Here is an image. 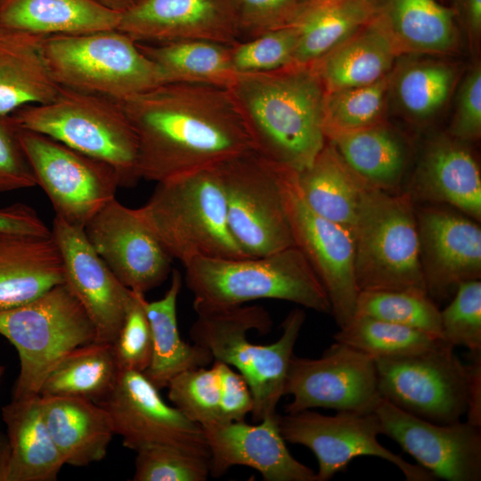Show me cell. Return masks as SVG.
Wrapping results in <instances>:
<instances>
[{"mask_svg":"<svg viewBox=\"0 0 481 481\" xmlns=\"http://www.w3.org/2000/svg\"><path fill=\"white\" fill-rule=\"evenodd\" d=\"M43 53L60 86L117 102L167 83L138 42L117 29L45 37Z\"/></svg>","mask_w":481,"mask_h":481,"instance_id":"cell-8","label":"cell"},{"mask_svg":"<svg viewBox=\"0 0 481 481\" xmlns=\"http://www.w3.org/2000/svg\"><path fill=\"white\" fill-rule=\"evenodd\" d=\"M392 71L364 86L325 92L324 134L330 130H352L387 121Z\"/></svg>","mask_w":481,"mask_h":481,"instance_id":"cell-40","label":"cell"},{"mask_svg":"<svg viewBox=\"0 0 481 481\" xmlns=\"http://www.w3.org/2000/svg\"><path fill=\"white\" fill-rule=\"evenodd\" d=\"M0 334L19 354L13 399L39 395L57 364L96 338L91 319L65 282L27 304L0 311Z\"/></svg>","mask_w":481,"mask_h":481,"instance_id":"cell-9","label":"cell"},{"mask_svg":"<svg viewBox=\"0 0 481 481\" xmlns=\"http://www.w3.org/2000/svg\"><path fill=\"white\" fill-rule=\"evenodd\" d=\"M183 283L181 273L173 269L167 292L159 300L145 303L152 337V355L143 372L159 390L180 372L205 367L214 361L211 353L181 338L177 322V298Z\"/></svg>","mask_w":481,"mask_h":481,"instance_id":"cell-34","label":"cell"},{"mask_svg":"<svg viewBox=\"0 0 481 481\" xmlns=\"http://www.w3.org/2000/svg\"><path fill=\"white\" fill-rule=\"evenodd\" d=\"M464 72L447 57L406 55L391 74L389 103L414 126H427L445 109Z\"/></svg>","mask_w":481,"mask_h":481,"instance_id":"cell-27","label":"cell"},{"mask_svg":"<svg viewBox=\"0 0 481 481\" xmlns=\"http://www.w3.org/2000/svg\"><path fill=\"white\" fill-rule=\"evenodd\" d=\"M420 259L428 295L451 299L460 284L480 280L481 228L469 216L438 206L416 209Z\"/></svg>","mask_w":481,"mask_h":481,"instance_id":"cell-19","label":"cell"},{"mask_svg":"<svg viewBox=\"0 0 481 481\" xmlns=\"http://www.w3.org/2000/svg\"><path fill=\"white\" fill-rule=\"evenodd\" d=\"M314 0H239L241 37L294 27Z\"/></svg>","mask_w":481,"mask_h":481,"instance_id":"cell-46","label":"cell"},{"mask_svg":"<svg viewBox=\"0 0 481 481\" xmlns=\"http://www.w3.org/2000/svg\"><path fill=\"white\" fill-rule=\"evenodd\" d=\"M326 140L369 186L397 192L410 159L406 139L387 121L358 129L325 132Z\"/></svg>","mask_w":481,"mask_h":481,"instance_id":"cell-28","label":"cell"},{"mask_svg":"<svg viewBox=\"0 0 481 481\" xmlns=\"http://www.w3.org/2000/svg\"><path fill=\"white\" fill-rule=\"evenodd\" d=\"M118 371L112 345L94 341L65 356L47 376L39 395L77 396L99 404L112 390Z\"/></svg>","mask_w":481,"mask_h":481,"instance_id":"cell-37","label":"cell"},{"mask_svg":"<svg viewBox=\"0 0 481 481\" xmlns=\"http://www.w3.org/2000/svg\"><path fill=\"white\" fill-rule=\"evenodd\" d=\"M455 109L449 129L453 138L466 143L481 137V61L474 60L457 86Z\"/></svg>","mask_w":481,"mask_h":481,"instance_id":"cell-47","label":"cell"},{"mask_svg":"<svg viewBox=\"0 0 481 481\" xmlns=\"http://www.w3.org/2000/svg\"><path fill=\"white\" fill-rule=\"evenodd\" d=\"M381 434L395 441L435 477L481 480L480 428L461 420L435 423L411 414L383 397L374 406Z\"/></svg>","mask_w":481,"mask_h":481,"instance_id":"cell-17","label":"cell"},{"mask_svg":"<svg viewBox=\"0 0 481 481\" xmlns=\"http://www.w3.org/2000/svg\"><path fill=\"white\" fill-rule=\"evenodd\" d=\"M117 29L142 44L240 40L239 0H140L121 14Z\"/></svg>","mask_w":481,"mask_h":481,"instance_id":"cell-21","label":"cell"},{"mask_svg":"<svg viewBox=\"0 0 481 481\" xmlns=\"http://www.w3.org/2000/svg\"><path fill=\"white\" fill-rule=\"evenodd\" d=\"M281 187L294 245L305 256L323 285L338 325L355 314L356 285L352 230L313 211L303 200L296 172L281 167Z\"/></svg>","mask_w":481,"mask_h":481,"instance_id":"cell-14","label":"cell"},{"mask_svg":"<svg viewBox=\"0 0 481 481\" xmlns=\"http://www.w3.org/2000/svg\"><path fill=\"white\" fill-rule=\"evenodd\" d=\"M399 57L377 16L310 66L324 91L331 92L379 80Z\"/></svg>","mask_w":481,"mask_h":481,"instance_id":"cell-31","label":"cell"},{"mask_svg":"<svg viewBox=\"0 0 481 481\" xmlns=\"http://www.w3.org/2000/svg\"><path fill=\"white\" fill-rule=\"evenodd\" d=\"M39 396L46 427L65 464L86 466L105 457L115 434L102 406L77 396Z\"/></svg>","mask_w":481,"mask_h":481,"instance_id":"cell-29","label":"cell"},{"mask_svg":"<svg viewBox=\"0 0 481 481\" xmlns=\"http://www.w3.org/2000/svg\"><path fill=\"white\" fill-rule=\"evenodd\" d=\"M7 440L0 446V481H53L65 461L46 427L40 396L2 408Z\"/></svg>","mask_w":481,"mask_h":481,"instance_id":"cell-24","label":"cell"},{"mask_svg":"<svg viewBox=\"0 0 481 481\" xmlns=\"http://www.w3.org/2000/svg\"><path fill=\"white\" fill-rule=\"evenodd\" d=\"M220 384L221 423L243 421L253 409V396L245 379L228 364L213 361Z\"/></svg>","mask_w":481,"mask_h":481,"instance_id":"cell-49","label":"cell"},{"mask_svg":"<svg viewBox=\"0 0 481 481\" xmlns=\"http://www.w3.org/2000/svg\"><path fill=\"white\" fill-rule=\"evenodd\" d=\"M189 334L194 344L208 349L214 360L233 366L247 381L252 396V419L261 421L275 415L284 395L293 349L306 320L301 308L284 319L281 337L269 345H257L249 330L268 333L273 325L269 312L261 306H238L196 312Z\"/></svg>","mask_w":481,"mask_h":481,"instance_id":"cell-3","label":"cell"},{"mask_svg":"<svg viewBox=\"0 0 481 481\" xmlns=\"http://www.w3.org/2000/svg\"><path fill=\"white\" fill-rule=\"evenodd\" d=\"M18 135L37 185L56 216L84 228L115 198L120 181L109 164L40 133L19 128Z\"/></svg>","mask_w":481,"mask_h":481,"instance_id":"cell-12","label":"cell"},{"mask_svg":"<svg viewBox=\"0 0 481 481\" xmlns=\"http://www.w3.org/2000/svg\"><path fill=\"white\" fill-rule=\"evenodd\" d=\"M0 232L37 236L52 234L37 213L22 203L0 208Z\"/></svg>","mask_w":481,"mask_h":481,"instance_id":"cell-51","label":"cell"},{"mask_svg":"<svg viewBox=\"0 0 481 481\" xmlns=\"http://www.w3.org/2000/svg\"><path fill=\"white\" fill-rule=\"evenodd\" d=\"M138 45L162 70L167 83L228 88L238 75L232 63L231 45L205 40Z\"/></svg>","mask_w":481,"mask_h":481,"instance_id":"cell-36","label":"cell"},{"mask_svg":"<svg viewBox=\"0 0 481 481\" xmlns=\"http://www.w3.org/2000/svg\"><path fill=\"white\" fill-rule=\"evenodd\" d=\"M380 397L421 419L450 424L469 408V367L444 343L398 358L375 359Z\"/></svg>","mask_w":481,"mask_h":481,"instance_id":"cell-11","label":"cell"},{"mask_svg":"<svg viewBox=\"0 0 481 481\" xmlns=\"http://www.w3.org/2000/svg\"><path fill=\"white\" fill-rule=\"evenodd\" d=\"M281 434L291 444L310 449L318 461L316 481H328L344 471L353 459L381 458L394 464L408 481H432L436 477L422 467L406 461L378 440L381 426L371 412L340 411L323 415L311 410L278 414Z\"/></svg>","mask_w":481,"mask_h":481,"instance_id":"cell-13","label":"cell"},{"mask_svg":"<svg viewBox=\"0 0 481 481\" xmlns=\"http://www.w3.org/2000/svg\"><path fill=\"white\" fill-rule=\"evenodd\" d=\"M296 181L303 200L313 211L352 230L369 185L327 140L313 162L296 173Z\"/></svg>","mask_w":481,"mask_h":481,"instance_id":"cell-33","label":"cell"},{"mask_svg":"<svg viewBox=\"0 0 481 481\" xmlns=\"http://www.w3.org/2000/svg\"><path fill=\"white\" fill-rule=\"evenodd\" d=\"M298 41L296 26L239 40L231 45V58L237 74L275 70L294 63Z\"/></svg>","mask_w":481,"mask_h":481,"instance_id":"cell-43","label":"cell"},{"mask_svg":"<svg viewBox=\"0 0 481 481\" xmlns=\"http://www.w3.org/2000/svg\"><path fill=\"white\" fill-rule=\"evenodd\" d=\"M167 387L168 399L189 420L201 427L221 423L220 384L214 366L183 371Z\"/></svg>","mask_w":481,"mask_h":481,"instance_id":"cell-41","label":"cell"},{"mask_svg":"<svg viewBox=\"0 0 481 481\" xmlns=\"http://www.w3.org/2000/svg\"><path fill=\"white\" fill-rule=\"evenodd\" d=\"M95 252L120 282L145 294L172 273L173 258L135 208L114 198L84 227Z\"/></svg>","mask_w":481,"mask_h":481,"instance_id":"cell-18","label":"cell"},{"mask_svg":"<svg viewBox=\"0 0 481 481\" xmlns=\"http://www.w3.org/2000/svg\"><path fill=\"white\" fill-rule=\"evenodd\" d=\"M45 37L0 28V116L33 104H44L58 94L43 53Z\"/></svg>","mask_w":481,"mask_h":481,"instance_id":"cell-30","label":"cell"},{"mask_svg":"<svg viewBox=\"0 0 481 481\" xmlns=\"http://www.w3.org/2000/svg\"><path fill=\"white\" fill-rule=\"evenodd\" d=\"M119 102L136 137L140 179L159 183L253 150L226 87L165 83Z\"/></svg>","mask_w":481,"mask_h":481,"instance_id":"cell-1","label":"cell"},{"mask_svg":"<svg viewBox=\"0 0 481 481\" xmlns=\"http://www.w3.org/2000/svg\"><path fill=\"white\" fill-rule=\"evenodd\" d=\"M228 89L253 150L270 163L298 173L324 146L325 91L310 65L238 74Z\"/></svg>","mask_w":481,"mask_h":481,"instance_id":"cell-2","label":"cell"},{"mask_svg":"<svg viewBox=\"0 0 481 481\" xmlns=\"http://www.w3.org/2000/svg\"><path fill=\"white\" fill-rule=\"evenodd\" d=\"M64 282L62 257L52 234L0 232V311L27 304Z\"/></svg>","mask_w":481,"mask_h":481,"instance_id":"cell-25","label":"cell"},{"mask_svg":"<svg viewBox=\"0 0 481 481\" xmlns=\"http://www.w3.org/2000/svg\"><path fill=\"white\" fill-rule=\"evenodd\" d=\"M378 20L400 57L450 58L463 46L451 7L437 0H383Z\"/></svg>","mask_w":481,"mask_h":481,"instance_id":"cell-26","label":"cell"},{"mask_svg":"<svg viewBox=\"0 0 481 481\" xmlns=\"http://www.w3.org/2000/svg\"><path fill=\"white\" fill-rule=\"evenodd\" d=\"M135 481H205L209 458L175 446L151 445L136 451Z\"/></svg>","mask_w":481,"mask_h":481,"instance_id":"cell-44","label":"cell"},{"mask_svg":"<svg viewBox=\"0 0 481 481\" xmlns=\"http://www.w3.org/2000/svg\"><path fill=\"white\" fill-rule=\"evenodd\" d=\"M209 452V475L220 477L232 467L247 466L265 481H316V473L289 452L278 413L257 425L243 421L202 427Z\"/></svg>","mask_w":481,"mask_h":481,"instance_id":"cell-22","label":"cell"},{"mask_svg":"<svg viewBox=\"0 0 481 481\" xmlns=\"http://www.w3.org/2000/svg\"><path fill=\"white\" fill-rule=\"evenodd\" d=\"M99 404L114 434L131 450L169 445L209 458L202 427L167 404L143 372L119 371L112 390Z\"/></svg>","mask_w":481,"mask_h":481,"instance_id":"cell-16","label":"cell"},{"mask_svg":"<svg viewBox=\"0 0 481 481\" xmlns=\"http://www.w3.org/2000/svg\"><path fill=\"white\" fill-rule=\"evenodd\" d=\"M383 0H314L296 27L294 63L310 65L371 22Z\"/></svg>","mask_w":481,"mask_h":481,"instance_id":"cell-35","label":"cell"},{"mask_svg":"<svg viewBox=\"0 0 481 481\" xmlns=\"http://www.w3.org/2000/svg\"><path fill=\"white\" fill-rule=\"evenodd\" d=\"M446 132L425 143L408 191L414 200L450 205L481 219V173L469 147Z\"/></svg>","mask_w":481,"mask_h":481,"instance_id":"cell-23","label":"cell"},{"mask_svg":"<svg viewBox=\"0 0 481 481\" xmlns=\"http://www.w3.org/2000/svg\"><path fill=\"white\" fill-rule=\"evenodd\" d=\"M230 232L248 257L295 246L281 187V167L254 150L216 165Z\"/></svg>","mask_w":481,"mask_h":481,"instance_id":"cell-10","label":"cell"},{"mask_svg":"<svg viewBox=\"0 0 481 481\" xmlns=\"http://www.w3.org/2000/svg\"><path fill=\"white\" fill-rule=\"evenodd\" d=\"M144 294L133 291V298L121 329L112 344L118 371L144 372L152 355V337L145 310Z\"/></svg>","mask_w":481,"mask_h":481,"instance_id":"cell-45","label":"cell"},{"mask_svg":"<svg viewBox=\"0 0 481 481\" xmlns=\"http://www.w3.org/2000/svg\"><path fill=\"white\" fill-rule=\"evenodd\" d=\"M440 322L444 343L466 347L471 357L481 356L480 280L460 284L450 303L440 310Z\"/></svg>","mask_w":481,"mask_h":481,"instance_id":"cell-42","label":"cell"},{"mask_svg":"<svg viewBox=\"0 0 481 481\" xmlns=\"http://www.w3.org/2000/svg\"><path fill=\"white\" fill-rule=\"evenodd\" d=\"M216 165L157 183L147 202L135 208L183 265L196 257H248L230 232Z\"/></svg>","mask_w":481,"mask_h":481,"instance_id":"cell-5","label":"cell"},{"mask_svg":"<svg viewBox=\"0 0 481 481\" xmlns=\"http://www.w3.org/2000/svg\"><path fill=\"white\" fill-rule=\"evenodd\" d=\"M18 134L12 117L0 116V192L37 185Z\"/></svg>","mask_w":481,"mask_h":481,"instance_id":"cell-48","label":"cell"},{"mask_svg":"<svg viewBox=\"0 0 481 481\" xmlns=\"http://www.w3.org/2000/svg\"><path fill=\"white\" fill-rule=\"evenodd\" d=\"M354 236L357 288L426 293L416 209L410 192H387L367 186Z\"/></svg>","mask_w":481,"mask_h":481,"instance_id":"cell-6","label":"cell"},{"mask_svg":"<svg viewBox=\"0 0 481 481\" xmlns=\"http://www.w3.org/2000/svg\"><path fill=\"white\" fill-rule=\"evenodd\" d=\"M354 315L409 327L443 340L440 310L426 293L405 290L359 291Z\"/></svg>","mask_w":481,"mask_h":481,"instance_id":"cell-39","label":"cell"},{"mask_svg":"<svg viewBox=\"0 0 481 481\" xmlns=\"http://www.w3.org/2000/svg\"><path fill=\"white\" fill-rule=\"evenodd\" d=\"M121 13L91 0H3L0 28L48 37L117 29Z\"/></svg>","mask_w":481,"mask_h":481,"instance_id":"cell-32","label":"cell"},{"mask_svg":"<svg viewBox=\"0 0 481 481\" xmlns=\"http://www.w3.org/2000/svg\"><path fill=\"white\" fill-rule=\"evenodd\" d=\"M10 116L19 128L43 134L109 164L120 186L140 180L136 137L119 102L61 86L53 101L23 106Z\"/></svg>","mask_w":481,"mask_h":481,"instance_id":"cell-7","label":"cell"},{"mask_svg":"<svg viewBox=\"0 0 481 481\" xmlns=\"http://www.w3.org/2000/svg\"><path fill=\"white\" fill-rule=\"evenodd\" d=\"M3 0H0V3L2 2Z\"/></svg>","mask_w":481,"mask_h":481,"instance_id":"cell-55","label":"cell"},{"mask_svg":"<svg viewBox=\"0 0 481 481\" xmlns=\"http://www.w3.org/2000/svg\"><path fill=\"white\" fill-rule=\"evenodd\" d=\"M183 267L195 312L280 299L331 314L323 285L296 246L259 257H196Z\"/></svg>","mask_w":481,"mask_h":481,"instance_id":"cell-4","label":"cell"},{"mask_svg":"<svg viewBox=\"0 0 481 481\" xmlns=\"http://www.w3.org/2000/svg\"><path fill=\"white\" fill-rule=\"evenodd\" d=\"M333 338L374 360L408 356L444 343L409 327L361 315H354Z\"/></svg>","mask_w":481,"mask_h":481,"instance_id":"cell-38","label":"cell"},{"mask_svg":"<svg viewBox=\"0 0 481 481\" xmlns=\"http://www.w3.org/2000/svg\"><path fill=\"white\" fill-rule=\"evenodd\" d=\"M4 371V368L3 366H0V379Z\"/></svg>","mask_w":481,"mask_h":481,"instance_id":"cell-54","label":"cell"},{"mask_svg":"<svg viewBox=\"0 0 481 481\" xmlns=\"http://www.w3.org/2000/svg\"><path fill=\"white\" fill-rule=\"evenodd\" d=\"M469 367L468 420L470 424L481 428V356L471 357Z\"/></svg>","mask_w":481,"mask_h":481,"instance_id":"cell-52","label":"cell"},{"mask_svg":"<svg viewBox=\"0 0 481 481\" xmlns=\"http://www.w3.org/2000/svg\"><path fill=\"white\" fill-rule=\"evenodd\" d=\"M473 61L480 59L481 0H449Z\"/></svg>","mask_w":481,"mask_h":481,"instance_id":"cell-50","label":"cell"},{"mask_svg":"<svg viewBox=\"0 0 481 481\" xmlns=\"http://www.w3.org/2000/svg\"><path fill=\"white\" fill-rule=\"evenodd\" d=\"M113 12L123 13L135 5L140 0H91Z\"/></svg>","mask_w":481,"mask_h":481,"instance_id":"cell-53","label":"cell"},{"mask_svg":"<svg viewBox=\"0 0 481 481\" xmlns=\"http://www.w3.org/2000/svg\"><path fill=\"white\" fill-rule=\"evenodd\" d=\"M292 401L286 413L314 408L371 412L380 398L374 359L346 344L336 341L321 357L292 355L284 395Z\"/></svg>","mask_w":481,"mask_h":481,"instance_id":"cell-15","label":"cell"},{"mask_svg":"<svg viewBox=\"0 0 481 481\" xmlns=\"http://www.w3.org/2000/svg\"><path fill=\"white\" fill-rule=\"evenodd\" d=\"M52 236L60 249L65 283L91 319L95 342L113 344L133 291L123 285L87 240L84 228L54 217Z\"/></svg>","mask_w":481,"mask_h":481,"instance_id":"cell-20","label":"cell"}]
</instances>
